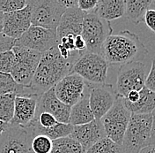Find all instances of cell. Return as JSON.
<instances>
[{
    "mask_svg": "<svg viewBox=\"0 0 155 153\" xmlns=\"http://www.w3.org/2000/svg\"><path fill=\"white\" fill-rule=\"evenodd\" d=\"M148 50L137 35L124 30L110 35L102 44L101 55L109 65L123 66L134 61H142Z\"/></svg>",
    "mask_w": 155,
    "mask_h": 153,
    "instance_id": "1",
    "label": "cell"
},
{
    "mask_svg": "<svg viewBox=\"0 0 155 153\" xmlns=\"http://www.w3.org/2000/svg\"><path fill=\"white\" fill-rule=\"evenodd\" d=\"M74 63L64 59L57 46L43 53L35 73L33 81L28 87L32 95L40 96L71 74Z\"/></svg>",
    "mask_w": 155,
    "mask_h": 153,
    "instance_id": "2",
    "label": "cell"
},
{
    "mask_svg": "<svg viewBox=\"0 0 155 153\" xmlns=\"http://www.w3.org/2000/svg\"><path fill=\"white\" fill-rule=\"evenodd\" d=\"M153 115L131 114L123 140L124 153H138L150 145Z\"/></svg>",
    "mask_w": 155,
    "mask_h": 153,
    "instance_id": "3",
    "label": "cell"
},
{
    "mask_svg": "<svg viewBox=\"0 0 155 153\" xmlns=\"http://www.w3.org/2000/svg\"><path fill=\"white\" fill-rule=\"evenodd\" d=\"M112 32L109 21L100 18L94 12L85 13L80 36L86 43L87 52L101 55L102 44Z\"/></svg>",
    "mask_w": 155,
    "mask_h": 153,
    "instance_id": "4",
    "label": "cell"
},
{
    "mask_svg": "<svg viewBox=\"0 0 155 153\" xmlns=\"http://www.w3.org/2000/svg\"><path fill=\"white\" fill-rule=\"evenodd\" d=\"M150 68L143 61L121 66L116 79V95L124 98L130 91H140L145 84Z\"/></svg>",
    "mask_w": 155,
    "mask_h": 153,
    "instance_id": "5",
    "label": "cell"
},
{
    "mask_svg": "<svg viewBox=\"0 0 155 153\" xmlns=\"http://www.w3.org/2000/svg\"><path fill=\"white\" fill-rule=\"evenodd\" d=\"M107 69L108 64L101 55L86 51L76 60L71 73L91 85H100L106 82Z\"/></svg>",
    "mask_w": 155,
    "mask_h": 153,
    "instance_id": "6",
    "label": "cell"
},
{
    "mask_svg": "<svg viewBox=\"0 0 155 153\" xmlns=\"http://www.w3.org/2000/svg\"><path fill=\"white\" fill-rule=\"evenodd\" d=\"M31 7V25L57 30L60 19L66 11L58 0H28Z\"/></svg>",
    "mask_w": 155,
    "mask_h": 153,
    "instance_id": "7",
    "label": "cell"
},
{
    "mask_svg": "<svg viewBox=\"0 0 155 153\" xmlns=\"http://www.w3.org/2000/svg\"><path fill=\"white\" fill-rule=\"evenodd\" d=\"M130 116V112L127 110L123 103V98L116 96L113 106L101 119L107 137L116 144L122 145Z\"/></svg>",
    "mask_w": 155,
    "mask_h": 153,
    "instance_id": "8",
    "label": "cell"
},
{
    "mask_svg": "<svg viewBox=\"0 0 155 153\" xmlns=\"http://www.w3.org/2000/svg\"><path fill=\"white\" fill-rule=\"evenodd\" d=\"M12 50L14 53L15 59L10 75L19 85L29 87L42 54L35 50L17 46H13Z\"/></svg>",
    "mask_w": 155,
    "mask_h": 153,
    "instance_id": "9",
    "label": "cell"
},
{
    "mask_svg": "<svg viewBox=\"0 0 155 153\" xmlns=\"http://www.w3.org/2000/svg\"><path fill=\"white\" fill-rule=\"evenodd\" d=\"M58 44L57 30L31 26L19 38L14 41V46L27 48L43 54Z\"/></svg>",
    "mask_w": 155,
    "mask_h": 153,
    "instance_id": "10",
    "label": "cell"
},
{
    "mask_svg": "<svg viewBox=\"0 0 155 153\" xmlns=\"http://www.w3.org/2000/svg\"><path fill=\"white\" fill-rule=\"evenodd\" d=\"M89 90V105L94 119L101 120L113 106L116 99V91L111 84L87 85Z\"/></svg>",
    "mask_w": 155,
    "mask_h": 153,
    "instance_id": "11",
    "label": "cell"
},
{
    "mask_svg": "<svg viewBox=\"0 0 155 153\" xmlns=\"http://www.w3.org/2000/svg\"><path fill=\"white\" fill-rule=\"evenodd\" d=\"M87 82L76 74H69L54 87L58 99L70 107L78 103L86 94Z\"/></svg>",
    "mask_w": 155,
    "mask_h": 153,
    "instance_id": "12",
    "label": "cell"
},
{
    "mask_svg": "<svg viewBox=\"0 0 155 153\" xmlns=\"http://www.w3.org/2000/svg\"><path fill=\"white\" fill-rule=\"evenodd\" d=\"M32 139L26 128L10 124L0 134V153H28Z\"/></svg>",
    "mask_w": 155,
    "mask_h": 153,
    "instance_id": "13",
    "label": "cell"
},
{
    "mask_svg": "<svg viewBox=\"0 0 155 153\" xmlns=\"http://www.w3.org/2000/svg\"><path fill=\"white\" fill-rule=\"evenodd\" d=\"M41 113H48L49 114L53 115L60 123H70L71 107L64 105L58 99L55 94L54 88L48 89V91L41 94L38 97L35 116Z\"/></svg>",
    "mask_w": 155,
    "mask_h": 153,
    "instance_id": "14",
    "label": "cell"
},
{
    "mask_svg": "<svg viewBox=\"0 0 155 153\" xmlns=\"http://www.w3.org/2000/svg\"><path fill=\"white\" fill-rule=\"evenodd\" d=\"M31 7L28 5L22 10L4 14L3 32L9 38H19L31 27Z\"/></svg>",
    "mask_w": 155,
    "mask_h": 153,
    "instance_id": "15",
    "label": "cell"
},
{
    "mask_svg": "<svg viewBox=\"0 0 155 153\" xmlns=\"http://www.w3.org/2000/svg\"><path fill=\"white\" fill-rule=\"evenodd\" d=\"M38 97L36 96H16L13 117L10 124L27 128L35 118Z\"/></svg>",
    "mask_w": 155,
    "mask_h": 153,
    "instance_id": "16",
    "label": "cell"
},
{
    "mask_svg": "<svg viewBox=\"0 0 155 153\" xmlns=\"http://www.w3.org/2000/svg\"><path fill=\"white\" fill-rule=\"evenodd\" d=\"M70 136L79 143L87 152L94 144L106 137V134L101 120H94L87 124L75 126Z\"/></svg>",
    "mask_w": 155,
    "mask_h": 153,
    "instance_id": "17",
    "label": "cell"
},
{
    "mask_svg": "<svg viewBox=\"0 0 155 153\" xmlns=\"http://www.w3.org/2000/svg\"><path fill=\"white\" fill-rule=\"evenodd\" d=\"M85 13L86 12H82L78 7L66 9L57 29V39L59 40L67 36L74 37L80 36Z\"/></svg>",
    "mask_w": 155,
    "mask_h": 153,
    "instance_id": "18",
    "label": "cell"
},
{
    "mask_svg": "<svg viewBox=\"0 0 155 153\" xmlns=\"http://www.w3.org/2000/svg\"><path fill=\"white\" fill-rule=\"evenodd\" d=\"M96 15L107 21L123 17L125 13L124 0H101L97 2L96 6L93 11Z\"/></svg>",
    "mask_w": 155,
    "mask_h": 153,
    "instance_id": "19",
    "label": "cell"
},
{
    "mask_svg": "<svg viewBox=\"0 0 155 153\" xmlns=\"http://www.w3.org/2000/svg\"><path fill=\"white\" fill-rule=\"evenodd\" d=\"M123 103L131 114H150L155 110V93L144 87L139 91V98L136 103H129L124 98Z\"/></svg>",
    "mask_w": 155,
    "mask_h": 153,
    "instance_id": "20",
    "label": "cell"
},
{
    "mask_svg": "<svg viewBox=\"0 0 155 153\" xmlns=\"http://www.w3.org/2000/svg\"><path fill=\"white\" fill-rule=\"evenodd\" d=\"M88 94L89 90L78 103L71 107L70 124L73 127L87 124L95 120L90 108Z\"/></svg>",
    "mask_w": 155,
    "mask_h": 153,
    "instance_id": "21",
    "label": "cell"
},
{
    "mask_svg": "<svg viewBox=\"0 0 155 153\" xmlns=\"http://www.w3.org/2000/svg\"><path fill=\"white\" fill-rule=\"evenodd\" d=\"M73 127H74L70 123L64 124V123L58 122V124L55 125L54 127L50 128H42L39 127L35 122L33 121L26 129L28 131V133L31 134L32 137L41 134V135H45L48 137L50 140L54 141L59 138L70 136L73 131Z\"/></svg>",
    "mask_w": 155,
    "mask_h": 153,
    "instance_id": "22",
    "label": "cell"
},
{
    "mask_svg": "<svg viewBox=\"0 0 155 153\" xmlns=\"http://www.w3.org/2000/svg\"><path fill=\"white\" fill-rule=\"evenodd\" d=\"M153 4V0H128L125 1V15L134 24L144 22L145 12Z\"/></svg>",
    "mask_w": 155,
    "mask_h": 153,
    "instance_id": "23",
    "label": "cell"
},
{
    "mask_svg": "<svg viewBox=\"0 0 155 153\" xmlns=\"http://www.w3.org/2000/svg\"><path fill=\"white\" fill-rule=\"evenodd\" d=\"M51 153H86L82 146L71 136L53 141Z\"/></svg>",
    "mask_w": 155,
    "mask_h": 153,
    "instance_id": "24",
    "label": "cell"
},
{
    "mask_svg": "<svg viewBox=\"0 0 155 153\" xmlns=\"http://www.w3.org/2000/svg\"><path fill=\"white\" fill-rule=\"evenodd\" d=\"M5 94H15L16 96H26L27 87L19 85L10 74L0 72V96Z\"/></svg>",
    "mask_w": 155,
    "mask_h": 153,
    "instance_id": "25",
    "label": "cell"
},
{
    "mask_svg": "<svg viewBox=\"0 0 155 153\" xmlns=\"http://www.w3.org/2000/svg\"><path fill=\"white\" fill-rule=\"evenodd\" d=\"M15 94H5L0 96V120L10 124L14 113Z\"/></svg>",
    "mask_w": 155,
    "mask_h": 153,
    "instance_id": "26",
    "label": "cell"
},
{
    "mask_svg": "<svg viewBox=\"0 0 155 153\" xmlns=\"http://www.w3.org/2000/svg\"><path fill=\"white\" fill-rule=\"evenodd\" d=\"M86 153H124V151L122 145L116 144L106 136L94 144Z\"/></svg>",
    "mask_w": 155,
    "mask_h": 153,
    "instance_id": "27",
    "label": "cell"
},
{
    "mask_svg": "<svg viewBox=\"0 0 155 153\" xmlns=\"http://www.w3.org/2000/svg\"><path fill=\"white\" fill-rule=\"evenodd\" d=\"M53 141L45 135H35L33 137L30 151L34 153H51Z\"/></svg>",
    "mask_w": 155,
    "mask_h": 153,
    "instance_id": "28",
    "label": "cell"
},
{
    "mask_svg": "<svg viewBox=\"0 0 155 153\" xmlns=\"http://www.w3.org/2000/svg\"><path fill=\"white\" fill-rule=\"evenodd\" d=\"M27 5L26 0H0V11L4 14L24 9Z\"/></svg>",
    "mask_w": 155,
    "mask_h": 153,
    "instance_id": "29",
    "label": "cell"
},
{
    "mask_svg": "<svg viewBox=\"0 0 155 153\" xmlns=\"http://www.w3.org/2000/svg\"><path fill=\"white\" fill-rule=\"evenodd\" d=\"M15 56L12 50L4 51L0 53V72L11 74V71L12 69L14 64Z\"/></svg>",
    "mask_w": 155,
    "mask_h": 153,
    "instance_id": "30",
    "label": "cell"
},
{
    "mask_svg": "<svg viewBox=\"0 0 155 153\" xmlns=\"http://www.w3.org/2000/svg\"><path fill=\"white\" fill-rule=\"evenodd\" d=\"M33 121L42 128H50L58 123L55 117L48 113H41L39 115H36Z\"/></svg>",
    "mask_w": 155,
    "mask_h": 153,
    "instance_id": "31",
    "label": "cell"
},
{
    "mask_svg": "<svg viewBox=\"0 0 155 153\" xmlns=\"http://www.w3.org/2000/svg\"><path fill=\"white\" fill-rule=\"evenodd\" d=\"M145 87L155 93V57L152 61V66L146 78Z\"/></svg>",
    "mask_w": 155,
    "mask_h": 153,
    "instance_id": "32",
    "label": "cell"
},
{
    "mask_svg": "<svg viewBox=\"0 0 155 153\" xmlns=\"http://www.w3.org/2000/svg\"><path fill=\"white\" fill-rule=\"evenodd\" d=\"M95 0H78V8L84 12H93L97 5Z\"/></svg>",
    "mask_w": 155,
    "mask_h": 153,
    "instance_id": "33",
    "label": "cell"
},
{
    "mask_svg": "<svg viewBox=\"0 0 155 153\" xmlns=\"http://www.w3.org/2000/svg\"><path fill=\"white\" fill-rule=\"evenodd\" d=\"M14 39L9 38L5 37L4 34H0V53L12 50L14 46Z\"/></svg>",
    "mask_w": 155,
    "mask_h": 153,
    "instance_id": "34",
    "label": "cell"
},
{
    "mask_svg": "<svg viewBox=\"0 0 155 153\" xmlns=\"http://www.w3.org/2000/svg\"><path fill=\"white\" fill-rule=\"evenodd\" d=\"M144 22L146 26L155 33V9H149L145 12Z\"/></svg>",
    "mask_w": 155,
    "mask_h": 153,
    "instance_id": "35",
    "label": "cell"
},
{
    "mask_svg": "<svg viewBox=\"0 0 155 153\" xmlns=\"http://www.w3.org/2000/svg\"><path fill=\"white\" fill-rule=\"evenodd\" d=\"M74 46H75L76 50L80 54V56L87 51L86 43H85L84 39L82 38L81 36H78V37H75V40H74Z\"/></svg>",
    "mask_w": 155,
    "mask_h": 153,
    "instance_id": "36",
    "label": "cell"
},
{
    "mask_svg": "<svg viewBox=\"0 0 155 153\" xmlns=\"http://www.w3.org/2000/svg\"><path fill=\"white\" fill-rule=\"evenodd\" d=\"M138 98H139V91H130L124 99L129 103L133 104L138 100Z\"/></svg>",
    "mask_w": 155,
    "mask_h": 153,
    "instance_id": "37",
    "label": "cell"
},
{
    "mask_svg": "<svg viewBox=\"0 0 155 153\" xmlns=\"http://www.w3.org/2000/svg\"><path fill=\"white\" fill-rule=\"evenodd\" d=\"M58 1L66 9L78 7V0H58Z\"/></svg>",
    "mask_w": 155,
    "mask_h": 153,
    "instance_id": "38",
    "label": "cell"
},
{
    "mask_svg": "<svg viewBox=\"0 0 155 153\" xmlns=\"http://www.w3.org/2000/svg\"><path fill=\"white\" fill-rule=\"evenodd\" d=\"M153 115V125H152V132L150 138V145H155V110L152 113Z\"/></svg>",
    "mask_w": 155,
    "mask_h": 153,
    "instance_id": "39",
    "label": "cell"
},
{
    "mask_svg": "<svg viewBox=\"0 0 155 153\" xmlns=\"http://www.w3.org/2000/svg\"><path fill=\"white\" fill-rule=\"evenodd\" d=\"M138 153H155V145H148L143 148Z\"/></svg>",
    "mask_w": 155,
    "mask_h": 153,
    "instance_id": "40",
    "label": "cell"
},
{
    "mask_svg": "<svg viewBox=\"0 0 155 153\" xmlns=\"http://www.w3.org/2000/svg\"><path fill=\"white\" fill-rule=\"evenodd\" d=\"M10 126V124L8 123H5V122H3V121H1L0 120V134H2L4 131H5L7 128H8V127Z\"/></svg>",
    "mask_w": 155,
    "mask_h": 153,
    "instance_id": "41",
    "label": "cell"
},
{
    "mask_svg": "<svg viewBox=\"0 0 155 153\" xmlns=\"http://www.w3.org/2000/svg\"><path fill=\"white\" fill-rule=\"evenodd\" d=\"M4 28V13L0 11V34L3 32Z\"/></svg>",
    "mask_w": 155,
    "mask_h": 153,
    "instance_id": "42",
    "label": "cell"
},
{
    "mask_svg": "<svg viewBox=\"0 0 155 153\" xmlns=\"http://www.w3.org/2000/svg\"><path fill=\"white\" fill-rule=\"evenodd\" d=\"M28 153H34V152H33V151H29Z\"/></svg>",
    "mask_w": 155,
    "mask_h": 153,
    "instance_id": "43",
    "label": "cell"
},
{
    "mask_svg": "<svg viewBox=\"0 0 155 153\" xmlns=\"http://www.w3.org/2000/svg\"><path fill=\"white\" fill-rule=\"evenodd\" d=\"M153 5H155V1H153Z\"/></svg>",
    "mask_w": 155,
    "mask_h": 153,
    "instance_id": "44",
    "label": "cell"
}]
</instances>
